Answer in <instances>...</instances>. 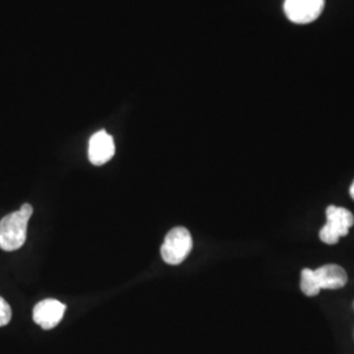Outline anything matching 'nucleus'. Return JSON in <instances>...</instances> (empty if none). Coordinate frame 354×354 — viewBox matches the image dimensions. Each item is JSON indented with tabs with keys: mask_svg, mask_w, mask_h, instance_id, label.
<instances>
[{
	"mask_svg": "<svg viewBox=\"0 0 354 354\" xmlns=\"http://www.w3.org/2000/svg\"><path fill=\"white\" fill-rule=\"evenodd\" d=\"M351 196H352V198L354 200V181L353 184H352V187H351Z\"/></svg>",
	"mask_w": 354,
	"mask_h": 354,
	"instance_id": "9d476101",
	"label": "nucleus"
},
{
	"mask_svg": "<svg viewBox=\"0 0 354 354\" xmlns=\"http://www.w3.org/2000/svg\"><path fill=\"white\" fill-rule=\"evenodd\" d=\"M286 17L295 24L315 21L324 10V0H285Z\"/></svg>",
	"mask_w": 354,
	"mask_h": 354,
	"instance_id": "20e7f679",
	"label": "nucleus"
},
{
	"mask_svg": "<svg viewBox=\"0 0 354 354\" xmlns=\"http://www.w3.org/2000/svg\"><path fill=\"white\" fill-rule=\"evenodd\" d=\"M193 248V239L189 231L184 227L172 228L162 245V257L169 266L181 264Z\"/></svg>",
	"mask_w": 354,
	"mask_h": 354,
	"instance_id": "f03ea898",
	"label": "nucleus"
},
{
	"mask_svg": "<svg viewBox=\"0 0 354 354\" xmlns=\"http://www.w3.org/2000/svg\"><path fill=\"white\" fill-rule=\"evenodd\" d=\"M114 151H115V147H114L113 138L105 130H100L91 137L88 145V158L92 165H105L113 158Z\"/></svg>",
	"mask_w": 354,
	"mask_h": 354,
	"instance_id": "423d86ee",
	"label": "nucleus"
},
{
	"mask_svg": "<svg viewBox=\"0 0 354 354\" xmlns=\"http://www.w3.org/2000/svg\"><path fill=\"white\" fill-rule=\"evenodd\" d=\"M327 223L320 230V239L326 244H336L340 238L346 236L354 225V216L348 209L339 206L327 207Z\"/></svg>",
	"mask_w": 354,
	"mask_h": 354,
	"instance_id": "7ed1b4c3",
	"label": "nucleus"
},
{
	"mask_svg": "<svg viewBox=\"0 0 354 354\" xmlns=\"http://www.w3.org/2000/svg\"><path fill=\"white\" fill-rule=\"evenodd\" d=\"M317 277V285L322 289L327 290H336L342 289L348 282V274L344 268L336 264H327L320 266L314 270Z\"/></svg>",
	"mask_w": 354,
	"mask_h": 354,
	"instance_id": "0eeeda50",
	"label": "nucleus"
},
{
	"mask_svg": "<svg viewBox=\"0 0 354 354\" xmlns=\"http://www.w3.org/2000/svg\"><path fill=\"white\" fill-rule=\"evenodd\" d=\"M66 306L57 299H45L36 304L33 310V320L41 328L51 329L62 320Z\"/></svg>",
	"mask_w": 354,
	"mask_h": 354,
	"instance_id": "39448f33",
	"label": "nucleus"
},
{
	"mask_svg": "<svg viewBox=\"0 0 354 354\" xmlns=\"http://www.w3.org/2000/svg\"><path fill=\"white\" fill-rule=\"evenodd\" d=\"M301 290L304 291L307 297H315L320 291L315 273L308 268L304 269L301 273Z\"/></svg>",
	"mask_w": 354,
	"mask_h": 354,
	"instance_id": "6e6552de",
	"label": "nucleus"
},
{
	"mask_svg": "<svg viewBox=\"0 0 354 354\" xmlns=\"http://www.w3.org/2000/svg\"><path fill=\"white\" fill-rule=\"evenodd\" d=\"M33 207L29 203H24L20 210L6 215L0 221V248L11 252L23 247L26 241V228Z\"/></svg>",
	"mask_w": 354,
	"mask_h": 354,
	"instance_id": "f257e3e1",
	"label": "nucleus"
},
{
	"mask_svg": "<svg viewBox=\"0 0 354 354\" xmlns=\"http://www.w3.org/2000/svg\"><path fill=\"white\" fill-rule=\"evenodd\" d=\"M12 317V311L10 304H7L1 297H0V327L7 326Z\"/></svg>",
	"mask_w": 354,
	"mask_h": 354,
	"instance_id": "1a4fd4ad",
	"label": "nucleus"
}]
</instances>
